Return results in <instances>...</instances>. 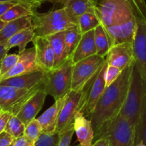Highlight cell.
I'll use <instances>...</instances> for the list:
<instances>
[{
	"mask_svg": "<svg viewBox=\"0 0 146 146\" xmlns=\"http://www.w3.org/2000/svg\"><path fill=\"white\" fill-rule=\"evenodd\" d=\"M133 65L134 60L122 71L116 81L105 88L97 102L90 118L94 130V137L120 113L127 96Z\"/></svg>",
	"mask_w": 146,
	"mask_h": 146,
	"instance_id": "obj_1",
	"label": "cell"
},
{
	"mask_svg": "<svg viewBox=\"0 0 146 146\" xmlns=\"http://www.w3.org/2000/svg\"><path fill=\"white\" fill-rule=\"evenodd\" d=\"M95 14L105 27L121 25L137 17L130 0H94Z\"/></svg>",
	"mask_w": 146,
	"mask_h": 146,
	"instance_id": "obj_2",
	"label": "cell"
},
{
	"mask_svg": "<svg viewBox=\"0 0 146 146\" xmlns=\"http://www.w3.org/2000/svg\"><path fill=\"white\" fill-rule=\"evenodd\" d=\"M145 88V83L134 62L127 96L119 114L127 119L135 129L140 117Z\"/></svg>",
	"mask_w": 146,
	"mask_h": 146,
	"instance_id": "obj_3",
	"label": "cell"
},
{
	"mask_svg": "<svg viewBox=\"0 0 146 146\" xmlns=\"http://www.w3.org/2000/svg\"><path fill=\"white\" fill-rule=\"evenodd\" d=\"M35 36H47L74 26L76 24L69 17L64 7L47 13L35 12L32 16Z\"/></svg>",
	"mask_w": 146,
	"mask_h": 146,
	"instance_id": "obj_4",
	"label": "cell"
},
{
	"mask_svg": "<svg viewBox=\"0 0 146 146\" xmlns=\"http://www.w3.org/2000/svg\"><path fill=\"white\" fill-rule=\"evenodd\" d=\"M73 62L69 58L60 67L46 72L43 90L54 100L60 99L70 92L72 86Z\"/></svg>",
	"mask_w": 146,
	"mask_h": 146,
	"instance_id": "obj_5",
	"label": "cell"
},
{
	"mask_svg": "<svg viewBox=\"0 0 146 146\" xmlns=\"http://www.w3.org/2000/svg\"><path fill=\"white\" fill-rule=\"evenodd\" d=\"M98 73L82 88L73 90H71L67 94L64 105L60 111L55 132L62 134L66 130L74 125V119L75 115L78 113H80L83 108L87 90L95 79Z\"/></svg>",
	"mask_w": 146,
	"mask_h": 146,
	"instance_id": "obj_6",
	"label": "cell"
},
{
	"mask_svg": "<svg viewBox=\"0 0 146 146\" xmlns=\"http://www.w3.org/2000/svg\"><path fill=\"white\" fill-rule=\"evenodd\" d=\"M101 137L108 139L109 146H135V128L118 114L94 137L93 142Z\"/></svg>",
	"mask_w": 146,
	"mask_h": 146,
	"instance_id": "obj_7",
	"label": "cell"
},
{
	"mask_svg": "<svg viewBox=\"0 0 146 146\" xmlns=\"http://www.w3.org/2000/svg\"><path fill=\"white\" fill-rule=\"evenodd\" d=\"M105 62V57L95 54L73 64L71 90L84 86L99 72Z\"/></svg>",
	"mask_w": 146,
	"mask_h": 146,
	"instance_id": "obj_8",
	"label": "cell"
},
{
	"mask_svg": "<svg viewBox=\"0 0 146 146\" xmlns=\"http://www.w3.org/2000/svg\"><path fill=\"white\" fill-rule=\"evenodd\" d=\"M41 88H43V86L24 89L0 85V106L2 110L9 112L12 115H17L22 105Z\"/></svg>",
	"mask_w": 146,
	"mask_h": 146,
	"instance_id": "obj_9",
	"label": "cell"
},
{
	"mask_svg": "<svg viewBox=\"0 0 146 146\" xmlns=\"http://www.w3.org/2000/svg\"><path fill=\"white\" fill-rule=\"evenodd\" d=\"M134 62L146 84V19L137 17L133 40Z\"/></svg>",
	"mask_w": 146,
	"mask_h": 146,
	"instance_id": "obj_10",
	"label": "cell"
},
{
	"mask_svg": "<svg viewBox=\"0 0 146 146\" xmlns=\"http://www.w3.org/2000/svg\"><path fill=\"white\" fill-rule=\"evenodd\" d=\"M107 65L108 64L105 61L102 67L100 70L99 72L98 73L95 79L94 80L87 90L85 105L80 111V113H82L87 118L88 117L90 118V116L96 106L97 102H98L101 95H102L104 90L106 88L105 73Z\"/></svg>",
	"mask_w": 146,
	"mask_h": 146,
	"instance_id": "obj_11",
	"label": "cell"
},
{
	"mask_svg": "<svg viewBox=\"0 0 146 146\" xmlns=\"http://www.w3.org/2000/svg\"><path fill=\"white\" fill-rule=\"evenodd\" d=\"M19 60L15 66L0 78V80L7 79L12 77L25 75L30 72L42 71L38 67L36 62V53L35 47L26 49L25 51L18 53Z\"/></svg>",
	"mask_w": 146,
	"mask_h": 146,
	"instance_id": "obj_12",
	"label": "cell"
},
{
	"mask_svg": "<svg viewBox=\"0 0 146 146\" xmlns=\"http://www.w3.org/2000/svg\"><path fill=\"white\" fill-rule=\"evenodd\" d=\"M32 42L35 49L36 64L40 70L44 72L53 70L54 53L48 39L45 36H35Z\"/></svg>",
	"mask_w": 146,
	"mask_h": 146,
	"instance_id": "obj_13",
	"label": "cell"
},
{
	"mask_svg": "<svg viewBox=\"0 0 146 146\" xmlns=\"http://www.w3.org/2000/svg\"><path fill=\"white\" fill-rule=\"evenodd\" d=\"M137 17L121 25L105 27L110 38V48L123 43L133 42L137 27Z\"/></svg>",
	"mask_w": 146,
	"mask_h": 146,
	"instance_id": "obj_14",
	"label": "cell"
},
{
	"mask_svg": "<svg viewBox=\"0 0 146 146\" xmlns=\"http://www.w3.org/2000/svg\"><path fill=\"white\" fill-rule=\"evenodd\" d=\"M133 60V42L113 46L105 57V61L108 65L114 66L122 71L130 65Z\"/></svg>",
	"mask_w": 146,
	"mask_h": 146,
	"instance_id": "obj_15",
	"label": "cell"
},
{
	"mask_svg": "<svg viewBox=\"0 0 146 146\" xmlns=\"http://www.w3.org/2000/svg\"><path fill=\"white\" fill-rule=\"evenodd\" d=\"M46 96L47 94L44 92L42 88L38 90L22 105L16 115L17 118L25 125L35 119L36 115L42 108Z\"/></svg>",
	"mask_w": 146,
	"mask_h": 146,
	"instance_id": "obj_16",
	"label": "cell"
},
{
	"mask_svg": "<svg viewBox=\"0 0 146 146\" xmlns=\"http://www.w3.org/2000/svg\"><path fill=\"white\" fill-rule=\"evenodd\" d=\"M45 76L46 72H34L0 80V85L24 89H32L36 87L43 86L45 80Z\"/></svg>",
	"mask_w": 146,
	"mask_h": 146,
	"instance_id": "obj_17",
	"label": "cell"
},
{
	"mask_svg": "<svg viewBox=\"0 0 146 146\" xmlns=\"http://www.w3.org/2000/svg\"><path fill=\"white\" fill-rule=\"evenodd\" d=\"M66 96L67 95L55 100L54 103L37 119L41 125L42 133H53L55 131L60 111L65 101Z\"/></svg>",
	"mask_w": 146,
	"mask_h": 146,
	"instance_id": "obj_18",
	"label": "cell"
},
{
	"mask_svg": "<svg viewBox=\"0 0 146 146\" xmlns=\"http://www.w3.org/2000/svg\"><path fill=\"white\" fill-rule=\"evenodd\" d=\"M74 129L81 146H91L94 139V130L91 120L82 113H78L74 119Z\"/></svg>",
	"mask_w": 146,
	"mask_h": 146,
	"instance_id": "obj_19",
	"label": "cell"
},
{
	"mask_svg": "<svg viewBox=\"0 0 146 146\" xmlns=\"http://www.w3.org/2000/svg\"><path fill=\"white\" fill-rule=\"evenodd\" d=\"M95 29L82 34L78 47L72 56L73 64L78 62L90 56L97 54L95 43Z\"/></svg>",
	"mask_w": 146,
	"mask_h": 146,
	"instance_id": "obj_20",
	"label": "cell"
},
{
	"mask_svg": "<svg viewBox=\"0 0 146 146\" xmlns=\"http://www.w3.org/2000/svg\"><path fill=\"white\" fill-rule=\"evenodd\" d=\"M32 15L25 16L7 22L0 30V44H5L9 39L20 31L32 27Z\"/></svg>",
	"mask_w": 146,
	"mask_h": 146,
	"instance_id": "obj_21",
	"label": "cell"
},
{
	"mask_svg": "<svg viewBox=\"0 0 146 146\" xmlns=\"http://www.w3.org/2000/svg\"><path fill=\"white\" fill-rule=\"evenodd\" d=\"M94 6V0H69L64 9L69 17L78 25L80 17L88 12L95 13Z\"/></svg>",
	"mask_w": 146,
	"mask_h": 146,
	"instance_id": "obj_22",
	"label": "cell"
},
{
	"mask_svg": "<svg viewBox=\"0 0 146 146\" xmlns=\"http://www.w3.org/2000/svg\"><path fill=\"white\" fill-rule=\"evenodd\" d=\"M51 44L54 53V69L60 67L67 60L64 40V32L45 36Z\"/></svg>",
	"mask_w": 146,
	"mask_h": 146,
	"instance_id": "obj_23",
	"label": "cell"
},
{
	"mask_svg": "<svg viewBox=\"0 0 146 146\" xmlns=\"http://www.w3.org/2000/svg\"><path fill=\"white\" fill-rule=\"evenodd\" d=\"M35 36L33 27L26 28L12 36L7 42L5 47L8 50H10V49L17 47L19 48V53L22 52L26 50L28 43L32 42Z\"/></svg>",
	"mask_w": 146,
	"mask_h": 146,
	"instance_id": "obj_24",
	"label": "cell"
},
{
	"mask_svg": "<svg viewBox=\"0 0 146 146\" xmlns=\"http://www.w3.org/2000/svg\"><path fill=\"white\" fill-rule=\"evenodd\" d=\"M81 37H82V33L80 31L78 25L64 31V45H65L66 54L68 59L72 58L73 53L80 41Z\"/></svg>",
	"mask_w": 146,
	"mask_h": 146,
	"instance_id": "obj_25",
	"label": "cell"
},
{
	"mask_svg": "<svg viewBox=\"0 0 146 146\" xmlns=\"http://www.w3.org/2000/svg\"><path fill=\"white\" fill-rule=\"evenodd\" d=\"M94 35L97 54L100 57H105L110 49V43L105 27L100 24L95 29Z\"/></svg>",
	"mask_w": 146,
	"mask_h": 146,
	"instance_id": "obj_26",
	"label": "cell"
},
{
	"mask_svg": "<svg viewBox=\"0 0 146 146\" xmlns=\"http://www.w3.org/2000/svg\"><path fill=\"white\" fill-rule=\"evenodd\" d=\"M36 10L30 9L27 7L22 5L21 4H17L9 8L7 11L0 18V20L5 22H9L15 19L23 17L25 16L33 15Z\"/></svg>",
	"mask_w": 146,
	"mask_h": 146,
	"instance_id": "obj_27",
	"label": "cell"
},
{
	"mask_svg": "<svg viewBox=\"0 0 146 146\" xmlns=\"http://www.w3.org/2000/svg\"><path fill=\"white\" fill-rule=\"evenodd\" d=\"M140 143L146 145V88L140 117L135 129V146Z\"/></svg>",
	"mask_w": 146,
	"mask_h": 146,
	"instance_id": "obj_28",
	"label": "cell"
},
{
	"mask_svg": "<svg viewBox=\"0 0 146 146\" xmlns=\"http://www.w3.org/2000/svg\"><path fill=\"white\" fill-rule=\"evenodd\" d=\"M100 25V22L93 12L84 14L80 17L78 21V27L82 35L93 30Z\"/></svg>",
	"mask_w": 146,
	"mask_h": 146,
	"instance_id": "obj_29",
	"label": "cell"
},
{
	"mask_svg": "<svg viewBox=\"0 0 146 146\" xmlns=\"http://www.w3.org/2000/svg\"><path fill=\"white\" fill-rule=\"evenodd\" d=\"M25 126L16 115H12L7 124L5 131L11 135L14 138L17 139L24 135Z\"/></svg>",
	"mask_w": 146,
	"mask_h": 146,
	"instance_id": "obj_30",
	"label": "cell"
},
{
	"mask_svg": "<svg viewBox=\"0 0 146 146\" xmlns=\"http://www.w3.org/2000/svg\"><path fill=\"white\" fill-rule=\"evenodd\" d=\"M61 133L57 132L53 133H42L33 146H58Z\"/></svg>",
	"mask_w": 146,
	"mask_h": 146,
	"instance_id": "obj_31",
	"label": "cell"
},
{
	"mask_svg": "<svg viewBox=\"0 0 146 146\" xmlns=\"http://www.w3.org/2000/svg\"><path fill=\"white\" fill-rule=\"evenodd\" d=\"M42 133L41 125L37 119H34L25 126L24 135L32 143H35Z\"/></svg>",
	"mask_w": 146,
	"mask_h": 146,
	"instance_id": "obj_32",
	"label": "cell"
},
{
	"mask_svg": "<svg viewBox=\"0 0 146 146\" xmlns=\"http://www.w3.org/2000/svg\"><path fill=\"white\" fill-rule=\"evenodd\" d=\"M19 60V54H7L0 63V78L8 72Z\"/></svg>",
	"mask_w": 146,
	"mask_h": 146,
	"instance_id": "obj_33",
	"label": "cell"
},
{
	"mask_svg": "<svg viewBox=\"0 0 146 146\" xmlns=\"http://www.w3.org/2000/svg\"><path fill=\"white\" fill-rule=\"evenodd\" d=\"M122 72V70L117 67L112 65H107L105 73V85L107 87L113 84L119 78Z\"/></svg>",
	"mask_w": 146,
	"mask_h": 146,
	"instance_id": "obj_34",
	"label": "cell"
},
{
	"mask_svg": "<svg viewBox=\"0 0 146 146\" xmlns=\"http://www.w3.org/2000/svg\"><path fill=\"white\" fill-rule=\"evenodd\" d=\"M137 17L146 19V4L145 0H130Z\"/></svg>",
	"mask_w": 146,
	"mask_h": 146,
	"instance_id": "obj_35",
	"label": "cell"
},
{
	"mask_svg": "<svg viewBox=\"0 0 146 146\" xmlns=\"http://www.w3.org/2000/svg\"><path fill=\"white\" fill-rule=\"evenodd\" d=\"M74 133H75L74 125L63 132L61 134L58 146H70V143H71V140Z\"/></svg>",
	"mask_w": 146,
	"mask_h": 146,
	"instance_id": "obj_36",
	"label": "cell"
},
{
	"mask_svg": "<svg viewBox=\"0 0 146 146\" xmlns=\"http://www.w3.org/2000/svg\"><path fill=\"white\" fill-rule=\"evenodd\" d=\"M12 115V113L5 110H2L0 113V134L5 131L7 124Z\"/></svg>",
	"mask_w": 146,
	"mask_h": 146,
	"instance_id": "obj_37",
	"label": "cell"
},
{
	"mask_svg": "<svg viewBox=\"0 0 146 146\" xmlns=\"http://www.w3.org/2000/svg\"><path fill=\"white\" fill-rule=\"evenodd\" d=\"M15 138L7 132L4 131L0 134V146H9L13 143Z\"/></svg>",
	"mask_w": 146,
	"mask_h": 146,
	"instance_id": "obj_38",
	"label": "cell"
},
{
	"mask_svg": "<svg viewBox=\"0 0 146 146\" xmlns=\"http://www.w3.org/2000/svg\"><path fill=\"white\" fill-rule=\"evenodd\" d=\"M33 143L29 141L25 135H22L15 139L13 143V146H32Z\"/></svg>",
	"mask_w": 146,
	"mask_h": 146,
	"instance_id": "obj_39",
	"label": "cell"
},
{
	"mask_svg": "<svg viewBox=\"0 0 146 146\" xmlns=\"http://www.w3.org/2000/svg\"><path fill=\"white\" fill-rule=\"evenodd\" d=\"M23 1L27 6L36 10V8L39 7L43 2H44L47 0H23Z\"/></svg>",
	"mask_w": 146,
	"mask_h": 146,
	"instance_id": "obj_40",
	"label": "cell"
},
{
	"mask_svg": "<svg viewBox=\"0 0 146 146\" xmlns=\"http://www.w3.org/2000/svg\"><path fill=\"white\" fill-rule=\"evenodd\" d=\"M15 5H17V3L13 2H7L0 3V18H1V17H2V15H5V12H6L9 8H11Z\"/></svg>",
	"mask_w": 146,
	"mask_h": 146,
	"instance_id": "obj_41",
	"label": "cell"
},
{
	"mask_svg": "<svg viewBox=\"0 0 146 146\" xmlns=\"http://www.w3.org/2000/svg\"><path fill=\"white\" fill-rule=\"evenodd\" d=\"M91 146H109V140L107 137H101L94 141Z\"/></svg>",
	"mask_w": 146,
	"mask_h": 146,
	"instance_id": "obj_42",
	"label": "cell"
},
{
	"mask_svg": "<svg viewBox=\"0 0 146 146\" xmlns=\"http://www.w3.org/2000/svg\"><path fill=\"white\" fill-rule=\"evenodd\" d=\"M15 2V3H17V4H21V5H25V6L30 8L29 6H27V5L24 2L23 0H0V3H2V2ZM30 9H32V8H30ZM34 10H35V9H34Z\"/></svg>",
	"mask_w": 146,
	"mask_h": 146,
	"instance_id": "obj_43",
	"label": "cell"
},
{
	"mask_svg": "<svg viewBox=\"0 0 146 146\" xmlns=\"http://www.w3.org/2000/svg\"><path fill=\"white\" fill-rule=\"evenodd\" d=\"M47 1H49L50 2H52V3H60L62 4L64 6V5L67 4V2H68L69 0H47Z\"/></svg>",
	"mask_w": 146,
	"mask_h": 146,
	"instance_id": "obj_44",
	"label": "cell"
},
{
	"mask_svg": "<svg viewBox=\"0 0 146 146\" xmlns=\"http://www.w3.org/2000/svg\"><path fill=\"white\" fill-rule=\"evenodd\" d=\"M6 23L7 22H3V21L0 20V30H1V29L4 27V26L6 25Z\"/></svg>",
	"mask_w": 146,
	"mask_h": 146,
	"instance_id": "obj_45",
	"label": "cell"
},
{
	"mask_svg": "<svg viewBox=\"0 0 146 146\" xmlns=\"http://www.w3.org/2000/svg\"><path fill=\"white\" fill-rule=\"evenodd\" d=\"M136 146H146V145L144 144L143 143H138V144L136 145Z\"/></svg>",
	"mask_w": 146,
	"mask_h": 146,
	"instance_id": "obj_46",
	"label": "cell"
},
{
	"mask_svg": "<svg viewBox=\"0 0 146 146\" xmlns=\"http://www.w3.org/2000/svg\"><path fill=\"white\" fill-rule=\"evenodd\" d=\"M2 111V108H1V106H0V113H1Z\"/></svg>",
	"mask_w": 146,
	"mask_h": 146,
	"instance_id": "obj_47",
	"label": "cell"
},
{
	"mask_svg": "<svg viewBox=\"0 0 146 146\" xmlns=\"http://www.w3.org/2000/svg\"><path fill=\"white\" fill-rule=\"evenodd\" d=\"M13 143H14V142H13ZM9 146H13V143H12V144H11Z\"/></svg>",
	"mask_w": 146,
	"mask_h": 146,
	"instance_id": "obj_48",
	"label": "cell"
},
{
	"mask_svg": "<svg viewBox=\"0 0 146 146\" xmlns=\"http://www.w3.org/2000/svg\"><path fill=\"white\" fill-rule=\"evenodd\" d=\"M75 146H81L80 145H75Z\"/></svg>",
	"mask_w": 146,
	"mask_h": 146,
	"instance_id": "obj_49",
	"label": "cell"
}]
</instances>
